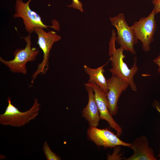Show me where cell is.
<instances>
[{"label":"cell","mask_w":160,"mask_h":160,"mask_svg":"<svg viewBox=\"0 0 160 160\" xmlns=\"http://www.w3.org/2000/svg\"><path fill=\"white\" fill-rule=\"evenodd\" d=\"M154 106L156 109L159 112L160 114V106L158 103L155 102L154 104ZM160 146V141L159 142Z\"/></svg>","instance_id":"obj_18"},{"label":"cell","mask_w":160,"mask_h":160,"mask_svg":"<svg viewBox=\"0 0 160 160\" xmlns=\"http://www.w3.org/2000/svg\"><path fill=\"white\" fill-rule=\"evenodd\" d=\"M110 20L117 30L116 41L124 50L129 52L132 55H135L134 45L137 43L138 40L131 27L127 24L124 14L119 13L113 17H110Z\"/></svg>","instance_id":"obj_5"},{"label":"cell","mask_w":160,"mask_h":160,"mask_svg":"<svg viewBox=\"0 0 160 160\" xmlns=\"http://www.w3.org/2000/svg\"><path fill=\"white\" fill-rule=\"evenodd\" d=\"M87 135L89 139L97 145L105 148L120 145L130 148L132 145L131 143L120 140L117 135L107 128L100 129L97 127L90 126L87 131Z\"/></svg>","instance_id":"obj_8"},{"label":"cell","mask_w":160,"mask_h":160,"mask_svg":"<svg viewBox=\"0 0 160 160\" xmlns=\"http://www.w3.org/2000/svg\"><path fill=\"white\" fill-rule=\"evenodd\" d=\"M85 86L88 93V101L87 105L82 110V116L88 121L90 126L97 127L101 118L94 91L91 87Z\"/></svg>","instance_id":"obj_12"},{"label":"cell","mask_w":160,"mask_h":160,"mask_svg":"<svg viewBox=\"0 0 160 160\" xmlns=\"http://www.w3.org/2000/svg\"><path fill=\"white\" fill-rule=\"evenodd\" d=\"M108 62L96 68H91L86 65L83 66L86 73L89 76L88 82L93 83L99 87L107 94L108 92V85L107 80L104 74V67Z\"/></svg>","instance_id":"obj_13"},{"label":"cell","mask_w":160,"mask_h":160,"mask_svg":"<svg viewBox=\"0 0 160 160\" xmlns=\"http://www.w3.org/2000/svg\"><path fill=\"white\" fill-rule=\"evenodd\" d=\"M155 14L153 10L148 16L141 18L130 26L137 39L141 42L145 52L150 50V44L153 40L156 28Z\"/></svg>","instance_id":"obj_7"},{"label":"cell","mask_w":160,"mask_h":160,"mask_svg":"<svg viewBox=\"0 0 160 160\" xmlns=\"http://www.w3.org/2000/svg\"><path fill=\"white\" fill-rule=\"evenodd\" d=\"M153 62L158 65V71L160 74V53L159 55L153 60Z\"/></svg>","instance_id":"obj_17"},{"label":"cell","mask_w":160,"mask_h":160,"mask_svg":"<svg viewBox=\"0 0 160 160\" xmlns=\"http://www.w3.org/2000/svg\"><path fill=\"white\" fill-rule=\"evenodd\" d=\"M116 38L115 31L113 30L109 45V61L111 62L112 66L109 71L112 76L125 81L132 91H136L137 88L134 78L138 70L137 58L134 57L133 66L129 68L124 60L126 57L123 53L124 50L121 47L117 49L116 47Z\"/></svg>","instance_id":"obj_1"},{"label":"cell","mask_w":160,"mask_h":160,"mask_svg":"<svg viewBox=\"0 0 160 160\" xmlns=\"http://www.w3.org/2000/svg\"></svg>","instance_id":"obj_20"},{"label":"cell","mask_w":160,"mask_h":160,"mask_svg":"<svg viewBox=\"0 0 160 160\" xmlns=\"http://www.w3.org/2000/svg\"><path fill=\"white\" fill-rule=\"evenodd\" d=\"M8 105L4 113L0 115V123L4 126L20 127L34 119L39 114L40 105L36 98L34 99L33 106L28 110L21 112L13 105L10 97L7 98Z\"/></svg>","instance_id":"obj_2"},{"label":"cell","mask_w":160,"mask_h":160,"mask_svg":"<svg viewBox=\"0 0 160 160\" xmlns=\"http://www.w3.org/2000/svg\"><path fill=\"white\" fill-rule=\"evenodd\" d=\"M31 0H28L26 2L22 0H16L15 5V12L13 15L14 18H21L23 21L26 31L29 34L33 32L38 28L48 29V28H55L54 24L52 26L45 24L39 14L31 9L29 4Z\"/></svg>","instance_id":"obj_6"},{"label":"cell","mask_w":160,"mask_h":160,"mask_svg":"<svg viewBox=\"0 0 160 160\" xmlns=\"http://www.w3.org/2000/svg\"><path fill=\"white\" fill-rule=\"evenodd\" d=\"M84 85L91 87L93 90L101 119L106 121L110 126L116 131L117 135L120 136L122 133V129L114 119L109 111L107 94L94 83L88 82L85 83Z\"/></svg>","instance_id":"obj_9"},{"label":"cell","mask_w":160,"mask_h":160,"mask_svg":"<svg viewBox=\"0 0 160 160\" xmlns=\"http://www.w3.org/2000/svg\"><path fill=\"white\" fill-rule=\"evenodd\" d=\"M108 92L107 98L109 111L112 116L117 113V106L119 99L122 93L125 91L129 86V84L121 79L115 76L107 79Z\"/></svg>","instance_id":"obj_10"},{"label":"cell","mask_w":160,"mask_h":160,"mask_svg":"<svg viewBox=\"0 0 160 160\" xmlns=\"http://www.w3.org/2000/svg\"><path fill=\"white\" fill-rule=\"evenodd\" d=\"M44 153L47 160H60L61 158L53 152L50 148L47 141L44 143L43 147Z\"/></svg>","instance_id":"obj_14"},{"label":"cell","mask_w":160,"mask_h":160,"mask_svg":"<svg viewBox=\"0 0 160 160\" xmlns=\"http://www.w3.org/2000/svg\"><path fill=\"white\" fill-rule=\"evenodd\" d=\"M69 7H72L78 9L81 12H83V4L79 0H72V3L70 5H67Z\"/></svg>","instance_id":"obj_15"},{"label":"cell","mask_w":160,"mask_h":160,"mask_svg":"<svg viewBox=\"0 0 160 160\" xmlns=\"http://www.w3.org/2000/svg\"><path fill=\"white\" fill-rule=\"evenodd\" d=\"M152 3L154 6L153 9L155 14L160 12V0H153Z\"/></svg>","instance_id":"obj_16"},{"label":"cell","mask_w":160,"mask_h":160,"mask_svg":"<svg viewBox=\"0 0 160 160\" xmlns=\"http://www.w3.org/2000/svg\"><path fill=\"white\" fill-rule=\"evenodd\" d=\"M23 38L26 43L25 48L16 49L13 52L14 58L12 60H6L0 57V61L7 66L12 72L25 74L27 71L26 63L34 60L39 51L35 47H31L30 34Z\"/></svg>","instance_id":"obj_3"},{"label":"cell","mask_w":160,"mask_h":160,"mask_svg":"<svg viewBox=\"0 0 160 160\" xmlns=\"http://www.w3.org/2000/svg\"><path fill=\"white\" fill-rule=\"evenodd\" d=\"M130 148L133 151L130 157L125 160H156L153 149L149 146L147 137L144 135L138 137L134 140Z\"/></svg>","instance_id":"obj_11"},{"label":"cell","mask_w":160,"mask_h":160,"mask_svg":"<svg viewBox=\"0 0 160 160\" xmlns=\"http://www.w3.org/2000/svg\"><path fill=\"white\" fill-rule=\"evenodd\" d=\"M158 157H159V160H160V148L159 150V153L158 155Z\"/></svg>","instance_id":"obj_19"},{"label":"cell","mask_w":160,"mask_h":160,"mask_svg":"<svg viewBox=\"0 0 160 160\" xmlns=\"http://www.w3.org/2000/svg\"><path fill=\"white\" fill-rule=\"evenodd\" d=\"M35 32L38 36L37 44L43 53V58L41 62L39 64L36 70L32 76L31 83L40 74H44L49 68V59L50 51L54 43L61 39V37L55 31H51L46 32L44 28H38Z\"/></svg>","instance_id":"obj_4"}]
</instances>
